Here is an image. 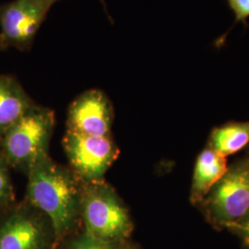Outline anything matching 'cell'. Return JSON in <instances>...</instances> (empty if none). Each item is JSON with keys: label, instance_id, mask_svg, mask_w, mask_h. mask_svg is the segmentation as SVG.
Masks as SVG:
<instances>
[{"label": "cell", "instance_id": "1", "mask_svg": "<svg viewBox=\"0 0 249 249\" xmlns=\"http://www.w3.org/2000/svg\"><path fill=\"white\" fill-rule=\"evenodd\" d=\"M25 199L45 214L53 224L58 244L76 231L81 223L83 181L70 166L46 155L27 174Z\"/></svg>", "mask_w": 249, "mask_h": 249}, {"label": "cell", "instance_id": "2", "mask_svg": "<svg viewBox=\"0 0 249 249\" xmlns=\"http://www.w3.org/2000/svg\"><path fill=\"white\" fill-rule=\"evenodd\" d=\"M80 218L84 231L100 240L120 244L133 232L127 206L106 180L83 182Z\"/></svg>", "mask_w": 249, "mask_h": 249}, {"label": "cell", "instance_id": "3", "mask_svg": "<svg viewBox=\"0 0 249 249\" xmlns=\"http://www.w3.org/2000/svg\"><path fill=\"white\" fill-rule=\"evenodd\" d=\"M54 126L51 108L37 104L30 107L0 141V151L9 167L27 176L38 160L49 155Z\"/></svg>", "mask_w": 249, "mask_h": 249}, {"label": "cell", "instance_id": "4", "mask_svg": "<svg viewBox=\"0 0 249 249\" xmlns=\"http://www.w3.org/2000/svg\"><path fill=\"white\" fill-rule=\"evenodd\" d=\"M198 208L216 230L240 221L249 211V153L229 165Z\"/></svg>", "mask_w": 249, "mask_h": 249}, {"label": "cell", "instance_id": "5", "mask_svg": "<svg viewBox=\"0 0 249 249\" xmlns=\"http://www.w3.org/2000/svg\"><path fill=\"white\" fill-rule=\"evenodd\" d=\"M48 217L24 198L0 213V249H55Z\"/></svg>", "mask_w": 249, "mask_h": 249}, {"label": "cell", "instance_id": "6", "mask_svg": "<svg viewBox=\"0 0 249 249\" xmlns=\"http://www.w3.org/2000/svg\"><path fill=\"white\" fill-rule=\"evenodd\" d=\"M62 144L70 168L83 182L106 180L107 171L119 155L112 135L94 137L66 131Z\"/></svg>", "mask_w": 249, "mask_h": 249}, {"label": "cell", "instance_id": "7", "mask_svg": "<svg viewBox=\"0 0 249 249\" xmlns=\"http://www.w3.org/2000/svg\"><path fill=\"white\" fill-rule=\"evenodd\" d=\"M57 0H13L0 5V51L32 49L36 34Z\"/></svg>", "mask_w": 249, "mask_h": 249}, {"label": "cell", "instance_id": "8", "mask_svg": "<svg viewBox=\"0 0 249 249\" xmlns=\"http://www.w3.org/2000/svg\"><path fill=\"white\" fill-rule=\"evenodd\" d=\"M114 119V107L106 92L102 89H88L70 105L67 131L94 137L110 136Z\"/></svg>", "mask_w": 249, "mask_h": 249}, {"label": "cell", "instance_id": "9", "mask_svg": "<svg viewBox=\"0 0 249 249\" xmlns=\"http://www.w3.org/2000/svg\"><path fill=\"white\" fill-rule=\"evenodd\" d=\"M227 157L208 144L196 157L190 188V202L199 206L228 170Z\"/></svg>", "mask_w": 249, "mask_h": 249}, {"label": "cell", "instance_id": "10", "mask_svg": "<svg viewBox=\"0 0 249 249\" xmlns=\"http://www.w3.org/2000/svg\"><path fill=\"white\" fill-rule=\"evenodd\" d=\"M35 104L15 77L0 74V141Z\"/></svg>", "mask_w": 249, "mask_h": 249}, {"label": "cell", "instance_id": "11", "mask_svg": "<svg viewBox=\"0 0 249 249\" xmlns=\"http://www.w3.org/2000/svg\"><path fill=\"white\" fill-rule=\"evenodd\" d=\"M208 145L226 157L248 148L249 121H232L214 127L210 135Z\"/></svg>", "mask_w": 249, "mask_h": 249}, {"label": "cell", "instance_id": "12", "mask_svg": "<svg viewBox=\"0 0 249 249\" xmlns=\"http://www.w3.org/2000/svg\"><path fill=\"white\" fill-rule=\"evenodd\" d=\"M120 244L100 240L84 230L73 232L61 243L65 249H117Z\"/></svg>", "mask_w": 249, "mask_h": 249}, {"label": "cell", "instance_id": "13", "mask_svg": "<svg viewBox=\"0 0 249 249\" xmlns=\"http://www.w3.org/2000/svg\"><path fill=\"white\" fill-rule=\"evenodd\" d=\"M9 170L10 167L0 151V213L16 202Z\"/></svg>", "mask_w": 249, "mask_h": 249}, {"label": "cell", "instance_id": "14", "mask_svg": "<svg viewBox=\"0 0 249 249\" xmlns=\"http://www.w3.org/2000/svg\"><path fill=\"white\" fill-rule=\"evenodd\" d=\"M226 2L234 15V25L241 22L245 26L249 27V0H226Z\"/></svg>", "mask_w": 249, "mask_h": 249}, {"label": "cell", "instance_id": "15", "mask_svg": "<svg viewBox=\"0 0 249 249\" xmlns=\"http://www.w3.org/2000/svg\"><path fill=\"white\" fill-rule=\"evenodd\" d=\"M227 230L240 239L245 249H249V211L239 222L229 226Z\"/></svg>", "mask_w": 249, "mask_h": 249}, {"label": "cell", "instance_id": "16", "mask_svg": "<svg viewBox=\"0 0 249 249\" xmlns=\"http://www.w3.org/2000/svg\"><path fill=\"white\" fill-rule=\"evenodd\" d=\"M141 249L140 248H138L137 246H135L133 244H131L129 240L125 241V242H123V243H121L120 245H119V247H118V249Z\"/></svg>", "mask_w": 249, "mask_h": 249}, {"label": "cell", "instance_id": "17", "mask_svg": "<svg viewBox=\"0 0 249 249\" xmlns=\"http://www.w3.org/2000/svg\"><path fill=\"white\" fill-rule=\"evenodd\" d=\"M57 1H59V0H57ZM100 1H101L102 5H103V8L105 9L106 12L107 13V17H108V18H109L110 22H111V23H114V19L112 18L111 15H110V14H109V12H108V9H107V2H106V0H100Z\"/></svg>", "mask_w": 249, "mask_h": 249}, {"label": "cell", "instance_id": "18", "mask_svg": "<svg viewBox=\"0 0 249 249\" xmlns=\"http://www.w3.org/2000/svg\"><path fill=\"white\" fill-rule=\"evenodd\" d=\"M60 245H61V244H60ZM64 249V248H63V246H61V249Z\"/></svg>", "mask_w": 249, "mask_h": 249}, {"label": "cell", "instance_id": "19", "mask_svg": "<svg viewBox=\"0 0 249 249\" xmlns=\"http://www.w3.org/2000/svg\"><path fill=\"white\" fill-rule=\"evenodd\" d=\"M248 149H249V147H248Z\"/></svg>", "mask_w": 249, "mask_h": 249}]
</instances>
